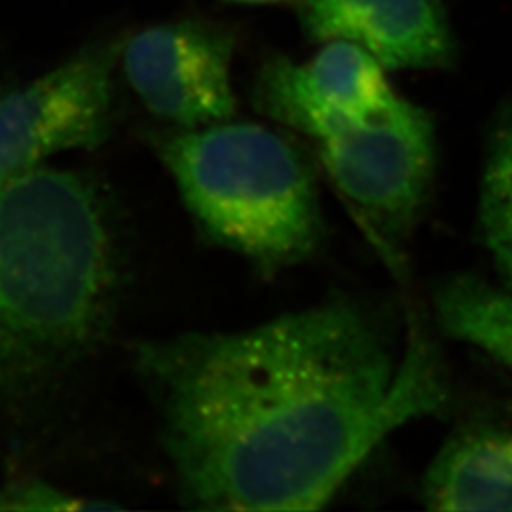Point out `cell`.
I'll return each mask as SVG.
<instances>
[{
  "instance_id": "5b68a950",
  "label": "cell",
  "mask_w": 512,
  "mask_h": 512,
  "mask_svg": "<svg viewBox=\"0 0 512 512\" xmlns=\"http://www.w3.org/2000/svg\"><path fill=\"white\" fill-rule=\"evenodd\" d=\"M124 37L86 44L50 73L0 86V184L71 150L101 147L112 133L114 69Z\"/></svg>"
},
{
  "instance_id": "3957f363",
  "label": "cell",
  "mask_w": 512,
  "mask_h": 512,
  "mask_svg": "<svg viewBox=\"0 0 512 512\" xmlns=\"http://www.w3.org/2000/svg\"><path fill=\"white\" fill-rule=\"evenodd\" d=\"M158 154L203 236L264 272L298 266L323 245L308 156L275 129L224 120L160 135Z\"/></svg>"
},
{
  "instance_id": "52a82bcc",
  "label": "cell",
  "mask_w": 512,
  "mask_h": 512,
  "mask_svg": "<svg viewBox=\"0 0 512 512\" xmlns=\"http://www.w3.org/2000/svg\"><path fill=\"white\" fill-rule=\"evenodd\" d=\"M395 95L384 65L344 40L325 42L319 54L300 65L285 55L270 57L253 82L255 109L311 141L363 124Z\"/></svg>"
},
{
  "instance_id": "7c38bea8",
  "label": "cell",
  "mask_w": 512,
  "mask_h": 512,
  "mask_svg": "<svg viewBox=\"0 0 512 512\" xmlns=\"http://www.w3.org/2000/svg\"><path fill=\"white\" fill-rule=\"evenodd\" d=\"M112 501L84 499L42 480H10L0 484V511H103L116 509Z\"/></svg>"
},
{
  "instance_id": "ba28073f",
  "label": "cell",
  "mask_w": 512,
  "mask_h": 512,
  "mask_svg": "<svg viewBox=\"0 0 512 512\" xmlns=\"http://www.w3.org/2000/svg\"><path fill=\"white\" fill-rule=\"evenodd\" d=\"M302 33L313 42L344 40L385 69H448L458 59L442 0H296Z\"/></svg>"
},
{
  "instance_id": "277c9868",
  "label": "cell",
  "mask_w": 512,
  "mask_h": 512,
  "mask_svg": "<svg viewBox=\"0 0 512 512\" xmlns=\"http://www.w3.org/2000/svg\"><path fill=\"white\" fill-rule=\"evenodd\" d=\"M315 145L330 179L380 234H410L437 171V129L427 110L395 95L363 124L338 129Z\"/></svg>"
},
{
  "instance_id": "8992f818",
  "label": "cell",
  "mask_w": 512,
  "mask_h": 512,
  "mask_svg": "<svg viewBox=\"0 0 512 512\" xmlns=\"http://www.w3.org/2000/svg\"><path fill=\"white\" fill-rule=\"evenodd\" d=\"M236 33L202 16L150 25L124 38L120 65L143 107L175 129L230 120Z\"/></svg>"
},
{
  "instance_id": "8fae6325",
  "label": "cell",
  "mask_w": 512,
  "mask_h": 512,
  "mask_svg": "<svg viewBox=\"0 0 512 512\" xmlns=\"http://www.w3.org/2000/svg\"><path fill=\"white\" fill-rule=\"evenodd\" d=\"M478 232L501 285L512 293V93L495 110L486 135Z\"/></svg>"
},
{
  "instance_id": "4fadbf2b",
  "label": "cell",
  "mask_w": 512,
  "mask_h": 512,
  "mask_svg": "<svg viewBox=\"0 0 512 512\" xmlns=\"http://www.w3.org/2000/svg\"><path fill=\"white\" fill-rule=\"evenodd\" d=\"M234 2H245V4H270V2H281V0H234Z\"/></svg>"
},
{
  "instance_id": "6da1fadb",
  "label": "cell",
  "mask_w": 512,
  "mask_h": 512,
  "mask_svg": "<svg viewBox=\"0 0 512 512\" xmlns=\"http://www.w3.org/2000/svg\"><path fill=\"white\" fill-rule=\"evenodd\" d=\"M135 368L198 511H319L385 437L448 401L421 334L397 359L384 323L344 298L141 342Z\"/></svg>"
},
{
  "instance_id": "9c48e42d",
  "label": "cell",
  "mask_w": 512,
  "mask_h": 512,
  "mask_svg": "<svg viewBox=\"0 0 512 512\" xmlns=\"http://www.w3.org/2000/svg\"><path fill=\"white\" fill-rule=\"evenodd\" d=\"M421 499L433 511L512 512V429L471 425L429 465Z\"/></svg>"
},
{
  "instance_id": "30bf717a",
  "label": "cell",
  "mask_w": 512,
  "mask_h": 512,
  "mask_svg": "<svg viewBox=\"0 0 512 512\" xmlns=\"http://www.w3.org/2000/svg\"><path fill=\"white\" fill-rule=\"evenodd\" d=\"M440 330L512 370V293L473 274L450 275L435 291Z\"/></svg>"
},
{
  "instance_id": "7a4b0ae2",
  "label": "cell",
  "mask_w": 512,
  "mask_h": 512,
  "mask_svg": "<svg viewBox=\"0 0 512 512\" xmlns=\"http://www.w3.org/2000/svg\"><path fill=\"white\" fill-rule=\"evenodd\" d=\"M97 184L44 165L0 184V391H27L88 357L120 294Z\"/></svg>"
}]
</instances>
